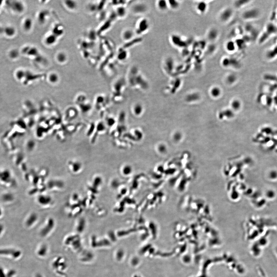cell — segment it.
Returning <instances> with one entry per match:
<instances>
[{"label":"cell","mask_w":277,"mask_h":277,"mask_svg":"<svg viewBox=\"0 0 277 277\" xmlns=\"http://www.w3.org/2000/svg\"><path fill=\"white\" fill-rule=\"evenodd\" d=\"M150 23L146 18H141L138 20L135 25V32L138 34H143L148 31Z\"/></svg>","instance_id":"1"},{"label":"cell","mask_w":277,"mask_h":277,"mask_svg":"<svg viewBox=\"0 0 277 277\" xmlns=\"http://www.w3.org/2000/svg\"><path fill=\"white\" fill-rule=\"evenodd\" d=\"M234 13V10L231 8H225L221 10L219 14V20L223 23H226L232 18Z\"/></svg>","instance_id":"2"},{"label":"cell","mask_w":277,"mask_h":277,"mask_svg":"<svg viewBox=\"0 0 277 277\" xmlns=\"http://www.w3.org/2000/svg\"><path fill=\"white\" fill-rule=\"evenodd\" d=\"M259 12L258 9L252 8L247 9L242 14V17L246 21H251L258 19L259 17Z\"/></svg>","instance_id":"3"},{"label":"cell","mask_w":277,"mask_h":277,"mask_svg":"<svg viewBox=\"0 0 277 277\" xmlns=\"http://www.w3.org/2000/svg\"><path fill=\"white\" fill-rule=\"evenodd\" d=\"M219 34V31L216 28H211L208 31L206 34V37L208 41L210 42L213 43L218 38Z\"/></svg>","instance_id":"4"},{"label":"cell","mask_w":277,"mask_h":277,"mask_svg":"<svg viewBox=\"0 0 277 277\" xmlns=\"http://www.w3.org/2000/svg\"><path fill=\"white\" fill-rule=\"evenodd\" d=\"M208 8V4L205 1H199L196 4V9L197 13L200 14H203L207 12Z\"/></svg>","instance_id":"5"},{"label":"cell","mask_w":277,"mask_h":277,"mask_svg":"<svg viewBox=\"0 0 277 277\" xmlns=\"http://www.w3.org/2000/svg\"><path fill=\"white\" fill-rule=\"evenodd\" d=\"M225 49L228 53H233L237 49L235 41L232 40H229L225 44Z\"/></svg>","instance_id":"6"},{"label":"cell","mask_w":277,"mask_h":277,"mask_svg":"<svg viewBox=\"0 0 277 277\" xmlns=\"http://www.w3.org/2000/svg\"><path fill=\"white\" fill-rule=\"evenodd\" d=\"M157 8L161 11H165L169 8L168 1H159L156 3Z\"/></svg>","instance_id":"7"},{"label":"cell","mask_w":277,"mask_h":277,"mask_svg":"<svg viewBox=\"0 0 277 277\" xmlns=\"http://www.w3.org/2000/svg\"><path fill=\"white\" fill-rule=\"evenodd\" d=\"M122 37L124 41H130V40L131 39L134 37V33L130 29H127L124 31L122 34Z\"/></svg>","instance_id":"8"},{"label":"cell","mask_w":277,"mask_h":277,"mask_svg":"<svg viewBox=\"0 0 277 277\" xmlns=\"http://www.w3.org/2000/svg\"><path fill=\"white\" fill-rule=\"evenodd\" d=\"M251 2L250 1H245V0H239L235 1L234 3V6L236 8H241L244 7Z\"/></svg>","instance_id":"9"},{"label":"cell","mask_w":277,"mask_h":277,"mask_svg":"<svg viewBox=\"0 0 277 277\" xmlns=\"http://www.w3.org/2000/svg\"><path fill=\"white\" fill-rule=\"evenodd\" d=\"M168 3L169 8L171 9L172 10L178 9L180 5L179 1H168Z\"/></svg>","instance_id":"10"},{"label":"cell","mask_w":277,"mask_h":277,"mask_svg":"<svg viewBox=\"0 0 277 277\" xmlns=\"http://www.w3.org/2000/svg\"><path fill=\"white\" fill-rule=\"evenodd\" d=\"M237 79V77L235 74L230 73L227 75L226 78V80L227 83L229 84H232L235 83Z\"/></svg>","instance_id":"11"},{"label":"cell","mask_w":277,"mask_h":277,"mask_svg":"<svg viewBox=\"0 0 277 277\" xmlns=\"http://www.w3.org/2000/svg\"><path fill=\"white\" fill-rule=\"evenodd\" d=\"M221 65L224 68H228L231 67V58L224 57L223 58L221 62Z\"/></svg>","instance_id":"12"},{"label":"cell","mask_w":277,"mask_h":277,"mask_svg":"<svg viewBox=\"0 0 277 277\" xmlns=\"http://www.w3.org/2000/svg\"><path fill=\"white\" fill-rule=\"evenodd\" d=\"M117 15L120 17H123L125 16L126 14V9L124 7H120L117 10Z\"/></svg>","instance_id":"13"},{"label":"cell","mask_w":277,"mask_h":277,"mask_svg":"<svg viewBox=\"0 0 277 277\" xmlns=\"http://www.w3.org/2000/svg\"><path fill=\"white\" fill-rule=\"evenodd\" d=\"M241 64L238 60L236 59L231 58V67H233L234 68H238L240 66Z\"/></svg>","instance_id":"14"},{"label":"cell","mask_w":277,"mask_h":277,"mask_svg":"<svg viewBox=\"0 0 277 277\" xmlns=\"http://www.w3.org/2000/svg\"><path fill=\"white\" fill-rule=\"evenodd\" d=\"M211 93L212 96L214 97H217L220 95V90L219 87H214L211 90Z\"/></svg>","instance_id":"15"},{"label":"cell","mask_w":277,"mask_h":277,"mask_svg":"<svg viewBox=\"0 0 277 277\" xmlns=\"http://www.w3.org/2000/svg\"><path fill=\"white\" fill-rule=\"evenodd\" d=\"M45 41L47 44L49 45H51L56 41V37L54 35L49 36L47 37L45 39Z\"/></svg>","instance_id":"16"},{"label":"cell","mask_w":277,"mask_h":277,"mask_svg":"<svg viewBox=\"0 0 277 277\" xmlns=\"http://www.w3.org/2000/svg\"><path fill=\"white\" fill-rule=\"evenodd\" d=\"M32 21L29 19H26L24 22L23 24V26L24 29H26V30H29V29H31V28L32 26Z\"/></svg>","instance_id":"17"},{"label":"cell","mask_w":277,"mask_h":277,"mask_svg":"<svg viewBox=\"0 0 277 277\" xmlns=\"http://www.w3.org/2000/svg\"><path fill=\"white\" fill-rule=\"evenodd\" d=\"M134 110L135 114L138 115L142 112V107L140 104H136L134 106Z\"/></svg>","instance_id":"18"},{"label":"cell","mask_w":277,"mask_h":277,"mask_svg":"<svg viewBox=\"0 0 277 277\" xmlns=\"http://www.w3.org/2000/svg\"><path fill=\"white\" fill-rule=\"evenodd\" d=\"M65 4L69 8L74 9L76 7V3H75L74 1H66Z\"/></svg>","instance_id":"19"},{"label":"cell","mask_w":277,"mask_h":277,"mask_svg":"<svg viewBox=\"0 0 277 277\" xmlns=\"http://www.w3.org/2000/svg\"><path fill=\"white\" fill-rule=\"evenodd\" d=\"M232 106L234 109L235 110H237L240 107V103L239 101L235 100L232 102Z\"/></svg>","instance_id":"20"},{"label":"cell","mask_w":277,"mask_h":277,"mask_svg":"<svg viewBox=\"0 0 277 277\" xmlns=\"http://www.w3.org/2000/svg\"><path fill=\"white\" fill-rule=\"evenodd\" d=\"M198 98V95L196 94H192L188 96V99L189 101H193L197 100Z\"/></svg>","instance_id":"21"},{"label":"cell","mask_w":277,"mask_h":277,"mask_svg":"<svg viewBox=\"0 0 277 277\" xmlns=\"http://www.w3.org/2000/svg\"><path fill=\"white\" fill-rule=\"evenodd\" d=\"M57 58L59 61L63 62L66 60V57L65 55H64V54L60 53L58 55Z\"/></svg>","instance_id":"22"},{"label":"cell","mask_w":277,"mask_h":277,"mask_svg":"<svg viewBox=\"0 0 277 277\" xmlns=\"http://www.w3.org/2000/svg\"><path fill=\"white\" fill-rule=\"evenodd\" d=\"M47 247H45V246H43L39 251V254L40 255H44L46 253L45 252H47Z\"/></svg>","instance_id":"23"},{"label":"cell","mask_w":277,"mask_h":277,"mask_svg":"<svg viewBox=\"0 0 277 277\" xmlns=\"http://www.w3.org/2000/svg\"><path fill=\"white\" fill-rule=\"evenodd\" d=\"M181 135L180 133H176L174 136V139L176 141H179L181 139Z\"/></svg>","instance_id":"24"},{"label":"cell","mask_w":277,"mask_h":277,"mask_svg":"<svg viewBox=\"0 0 277 277\" xmlns=\"http://www.w3.org/2000/svg\"><path fill=\"white\" fill-rule=\"evenodd\" d=\"M57 78L58 77L57 75L54 74L51 75L49 77L50 80L52 82H56V80H57Z\"/></svg>","instance_id":"25"},{"label":"cell","mask_w":277,"mask_h":277,"mask_svg":"<svg viewBox=\"0 0 277 277\" xmlns=\"http://www.w3.org/2000/svg\"><path fill=\"white\" fill-rule=\"evenodd\" d=\"M225 114H226V115L228 117V118H231L233 115V113H232V112L229 111V110L225 112Z\"/></svg>","instance_id":"26"},{"label":"cell","mask_w":277,"mask_h":277,"mask_svg":"<svg viewBox=\"0 0 277 277\" xmlns=\"http://www.w3.org/2000/svg\"><path fill=\"white\" fill-rule=\"evenodd\" d=\"M159 150L160 151H162V152H163L164 151H165L166 150V147L164 144H160L159 147Z\"/></svg>","instance_id":"27"},{"label":"cell","mask_w":277,"mask_h":277,"mask_svg":"<svg viewBox=\"0 0 277 277\" xmlns=\"http://www.w3.org/2000/svg\"><path fill=\"white\" fill-rule=\"evenodd\" d=\"M108 123L109 124L111 125H111L113 124H114L115 123V121H114V120L113 119L111 118V119H110L109 120Z\"/></svg>","instance_id":"28"}]
</instances>
